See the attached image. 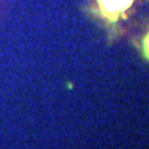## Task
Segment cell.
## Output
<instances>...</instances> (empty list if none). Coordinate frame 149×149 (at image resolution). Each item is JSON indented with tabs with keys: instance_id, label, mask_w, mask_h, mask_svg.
<instances>
[{
	"instance_id": "1",
	"label": "cell",
	"mask_w": 149,
	"mask_h": 149,
	"mask_svg": "<svg viewBox=\"0 0 149 149\" xmlns=\"http://www.w3.org/2000/svg\"><path fill=\"white\" fill-rule=\"evenodd\" d=\"M134 0H97L101 13L109 21L116 22L119 15H122L132 6Z\"/></svg>"
},
{
	"instance_id": "2",
	"label": "cell",
	"mask_w": 149,
	"mask_h": 149,
	"mask_svg": "<svg viewBox=\"0 0 149 149\" xmlns=\"http://www.w3.org/2000/svg\"><path fill=\"white\" fill-rule=\"evenodd\" d=\"M144 55H146V57L149 58V32L147 34L146 39H144Z\"/></svg>"
}]
</instances>
